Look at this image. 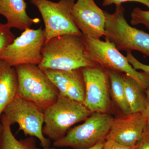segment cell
Returning <instances> with one entry per match:
<instances>
[{"label":"cell","mask_w":149,"mask_h":149,"mask_svg":"<svg viewBox=\"0 0 149 149\" xmlns=\"http://www.w3.org/2000/svg\"><path fill=\"white\" fill-rule=\"evenodd\" d=\"M42 56L38 66L43 70H70L98 65L88 57L82 36L54 37L45 42Z\"/></svg>","instance_id":"6da1fadb"},{"label":"cell","mask_w":149,"mask_h":149,"mask_svg":"<svg viewBox=\"0 0 149 149\" xmlns=\"http://www.w3.org/2000/svg\"><path fill=\"white\" fill-rule=\"evenodd\" d=\"M44 113L43 134L54 141L63 138L72 126L84 121L92 113L83 104L59 94Z\"/></svg>","instance_id":"7a4b0ae2"},{"label":"cell","mask_w":149,"mask_h":149,"mask_svg":"<svg viewBox=\"0 0 149 149\" xmlns=\"http://www.w3.org/2000/svg\"><path fill=\"white\" fill-rule=\"evenodd\" d=\"M15 68L18 78L17 96L43 111L56 100L58 90L38 65L25 64Z\"/></svg>","instance_id":"3957f363"},{"label":"cell","mask_w":149,"mask_h":149,"mask_svg":"<svg viewBox=\"0 0 149 149\" xmlns=\"http://www.w3.org/2000/svg\"><path fill=\"white\" fill-rule=\"evenodd\" d=\"M122 5L116 6L114 13L105 11V39L120 51H137L149 57V34L129 25Z\"/></svg>","instance_id":"277c9868"},{"label":"cell","mask_w":149,"mask_h":149,"mask_svg":"<svg viewBox=\"0 0 149 149\" xmlns=\"http://www.w3.org/2000/svg\"><path fill=\"white\" fill-rule=\"evenodd\" d=\"M114 117L111 113L94 112L82 124L70 129L62 139L54 141L53 146L88 149L106 139Z\"/></svg>","instance_id":"5b68a950"},{"label":"cell","mask_w":149,"mask_h":149,"mask_svg":"<svg viewBox=\"0 0 149 149\" xmlns=\"http://www.w3.org/2000/svg\"><path fill=\"white\" fill-rule=\"evenodd\" d=\"M88 57L103 68L126 74L133 77L144 88L149 85V74L139 72L129 63L113 43L82 36Z\"/></svg>","instance_id":"8992f818"},{"label":"cell","mask_w":149,"mask_h":149,"mask_svg":"<svg viewBox=\"0 0 149 149\" xmlns=\"http://www.w3.org/2000/svg\"><path fill=\"white\" fill-rule=\"evenodd\" d=\"M76 0H29L37 8L45 24V42L54 37L72 35L82 36L74 24L71 10Z\"/></svg>","instance_id":"52a82bcc"},{"label":"cell","mask_w":149,"mask_h":149,"mask_svg":"<svg viewBox=\"0 0 149 149\" xmlns=\"http://www.w3.org/2000/svg\"><path fill=\"white\" fill-rule=\"evenodd\" d=\"M3 114L11 125H18V131L38 139L43 148L50 147L51 140L43 133L44 111L35 104L17 96L6 107Z\"/></svg>","instance_id":"ba28073f"},{"label":"cell","mask_w":149,"mask_h":149,"mask_svg":"<svg viewBox=\"0 0 149 149\" xmlns=\"http://www.w3.org/2000/svg\"><path fill=\"white\" fill-rule=\"evenodd\" d=\"M45 40V30L42 27L27 28L5 49L0 60L13 67L25 64L39 65Z\"/></svg>","instance_id":"9c48e42d"},{"label":"cell","mask_w":149,"mask_h":149,"mask_svg":"<svg viewBox=\"0 0 149 149\" xmlns=\"http://www.w3.org/2000/svg\"><path fill=\"white\" fill-rule=\"evenodd\" d=\"M82 70L85 83L84 104L92 113H111L113 104L108 70L99 65Z\"/></svg>","instance_id":"30bf717a"},{"label":"cell","mask_w":149,"mask_h":149,"mask_svg":"<svg viewBox=\"0 0 149 149\" xmlns=\"http://www.w3.org/2000/svg\"><path fill=\"white\" fill-rule=\"evenodd\" d=\"M71 15L74 24L84 37L100 40L105 35V11L95 0H76Z\"/></svg>","instance_id":"8fae6325"},{"label":"cell","mask_w":149,"mask_h":149,"mask_svg":"<svg viewBox=\"0 0 149 149\" xmlns=\"http://www.w3.org/2000/svg\"><path fill=\"white\" fill-rule=\"evenodd\" d=\"M148 123L142 112L121 114L114 118L106 139H111L126 146H135Z\"/></svg>","instance_id":"7c38bea8"},{"label":"cell","mask_w":149,"mask_h":149,"mask_svg":"<svg viewBox=\"0 0 149 149\" xmlns=\"http://www.w3.org/2000/svg\"><path fill=\"white\" fill-rule=\"evenodd\" d=\"M82 69L43 71L57 88L60 95L84 104L85 83Z\"/></svg>","instance_id":"4fadbf2b"},{"label":"cell","mask_w":149,"mask_h":149,"mask_svg":"<svg viewBox=\"0 0 149 149\" xmlns=\"http://www.w3.org/2000/svg\"><path fill=\"white\" fill-rule=\"evenodd\" d=\"M27 8L24 0H0V15L5 17L11 28L23 31L40 22V19L28 15Z\"/></svg>","instance_id":"5bb4252c"},{"label":"cell","mask_w":149,"mask_h":149,"mask_svg":"<svg viewBox=\"0 0 149 149\" xmlns=\"http://www.w3.org/2000/svg\"><path fill=\"white\" fill-rule=\"evenodd\" d=\"M18 88L15 68L0 60V118L6 107L17 96Z\"/></svg>","instance_id":"9a60e30c"},{"label":"cell","mask_w":149,"mask_h":149,"mask_svg":"<svg viewBox=\"0 0 149 149\" xmlns=\"http://www.w3.org/2000/svg\"><path fill=\"white\" fill-rule=\"evenodd\" d=\"M125 96L131 113L142 112L146 109V89L133 77L122 73Z\"/></svg>","instance_id":"2e32d148"},{"label":"cell","mask_w":149,"mask_h":149,"mask_svg":"<svg viewBox=\"0 0 149 149\" xmlns=\"http://www.w3.org/2000/svg\"><path fill=\"white\" fill-rule=\"evenodd\" d=\"M108 70L112 102L121 113V114H130L131 113L125 96L122 73L113 70Z\"/></svg>","instance_id":"e0dca14e"},{"label":"cell","mask_w":149,"mask_h":149,"mask_svg":"<svg viewBox=\"0 0 149 149\" xmlns=\"http://www.w3.org/2000/svg\"><path fill=\"white\" fill-rule=\"evenodd\" d=\"M2 130L0 136V149H36L34 137L18 141L15 138L11 129V125L2 114L0 118Z\"/></svg>","instance_id":"ac0fdd59"},{"label":"cell","mask_w":149,"mask_h":149,"mask_svg":"<svg viewBox=\"0 0 149 149\" xmlns=\"http://www.w3.org/2000/svg\"><path fill=\"white\" fill-rule=\"evenodd\" d=\"M11 29L6 23L0 22V56L5 49L16 38Z\"/></svg>","instance_id":"d6986e66"},{"label":"cell","mask_w":149,"mask_h":149,"mask_svg":"<svg viewBox=\"0 0 149 149\" xmlns=\"http://www.w3.org/2000/svg\"><path fill=\"white\" fill-rule=\"evenodd\" d=\"M130 23L133 26L143 24L149 30V10H144L136 8L131 13Z\"/></svg>","instance_id":"ffe728a7"},{"label":"cell","mask_w":149,"mask_h":149,"mask_svg":"<svg viewBox=\"0 0 149 149\" xmlns=\"http://www.w3.org/2000/svg\"><path fill=\"white\" fill-rule=\"evenodd\" d=\"M126 58L129 63L133 67L134 69L140 70H142L143 72H146L149 74V65L142 63L137 59L133 55L131 52H127L126 56Z\"/></svg>","instance_id":"44dd1931"},{"label":"cell","mask_w":149,"mask_h":149,"mask_svg":"<svg viewBox=\"0 0 149 149\" xmlns=\"http://www.w3.org/2000/svg\"><path fill=\"white\" fill-rule=\"evenodd\" d=\"M135 149H149V123H148Z\"/></svg>","instance_id":"7402d4cb"},{"label":"cell","mask_w":149,"mask_h":149,"mask_svg":"<svg viewBox=\"0 0 149 149\" xmlns=\"http://www.w3.org/2000/svg\"><path fill=\"white\" fill-rule=\"evenodd\" d=\"M128 2H135L143 4L148 7L149 10V0H103L102 5L104 7L108 6L113 4L116 6L122 5Z\"/></svg>","instance_id":"603a6c76"},{"label":"cell","mask_w":149,"mask_h":149,"mask_svg":"<svg viewBox=\"0 0 149 149\" xmlns=\"http://www.w3.org/2000/svg\"><path fill=\"white\" fill-rule=\"evenodd\" d=\"M136 146L133 147L126 146L118 143L111 139H106L104 143L102 149H135Z\"/></svg>","instance_id":"cb8c5ba5"},{"label":"cell","mask_w":149,"mask_h":149,"mask_svg":"<svg viewBox=\"0 0 149 149\" xmlns=\"http://www.w3.org/2000/svg\"><path fill=\"white\" fill-rule=\"evenodd\" d=\"M147 95V103L146 109L143 113L146 118L148 123H149V85L146 90Z\"/></svg>","instance_id":"d4e9b609"},{"label":"cell","mask_w":149,"mask_h":149,"mask_svg":"<svg viewBox=\"0 0 149 149\" xmlns=\"http://www.w3.org/2000/svg\"><path fill=\"white\" fill-rule=\"evenodd\" d=\"M105 141V140L101 141L100 143H98L97 144H96L95 146L88 149H102L103 146Z\"/></svg>","instance_id":"484cf974"},{"label":"cell","mask_w":149,"mask_h":149,"mask_svg":"<svg viewBox=\"0 0 149 149\" xmlns=\"http://www.w3.org/2000/svg\"><path fill=\"white\" fill-rule=\"evenodd\" d=\"M2 125L1 123L0 122V136H1V133L2 130Z\"/></svg>","instance_id":"4316f807"},{"label":"cell","mask_w":149,"mask_h":149,"mask_svg":"<svg viewBox=\"0 0 149 149\" xmlns=\"http://www.w3.org/2000/svg\"><path fill=\"white\" fill-rule=\"evenodd\" d=\"M39 149L38 148H37V149ZM42 149H56V148H55V147H49V148H43Z\"/></svg>","instance_id":"83f0119b"}]
</instances>
